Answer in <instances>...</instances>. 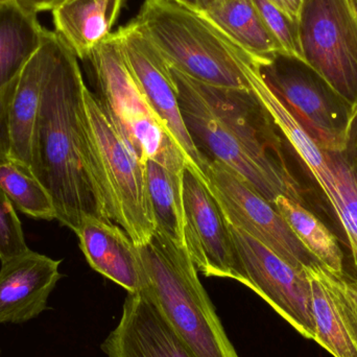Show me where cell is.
I'll return each instance as SVG.
<instances>
[{"instance_id": "8d00e7d4", "label": "cell", "mask_w": 357, "mask_h": 357, "mask_svg": "<svg viewBox=\"0 0 357 357\" xmlns=\"http://www.w3.org/2000/svg\"><path fill=\"white\" fill-rule=\"evenodd\" d=\"M16 0H0V3H8V2H14Z\"/></svg>"}, {"instance_id": "d6a6232c", "label": "cell", "mask_w": 357, "mask_h": 357, "mask_svg": "<svg viewBox=\"0 0 357 357\" xmlns=\"http://www.w3.org/2000/svg\"><path fill=\"white\" fill-rule=\"evenodd\" d=\"M191 1H192V8H195V10H199V12H206L227 0H191Z\"/></svg>"}, {"instance_id": "7a4b0ae2", "label": "cell", "mask_w": 357, "mask_h": 357, "mask_svg": "<svg viewBox=\"0 0 357 357\" xmlns=\"http://www.w3.org/2000/svg\"><path fill=\"white\" fill-rule=\"evenodd\" d=\"M79 59L56 33L33 129L29 173L50 193L56 220L75 231L84 218L107 216L96 180Z\"/></svg>"}, {"instance_id": "cb8c5ba5", "label": "cell", "mask_w": 357, "mask_h": 357, "mask_svg": "<svg viewBox=\"0 0 357 357\" xmlns=\"http://www.w3.org/2000/svg\"><path fill=\"white\" fill-rule=\"evenodd\" d=\"M0 187L14 207L40 220H56L52 197L43 185L24 167L14 161L0 163Z\"/></svg>"}, {"instance_id": "5b68a950", "label": "cell", "mask_w": 357, "mask_h": 357, "mask_svg": "<svg viewBox=\"0 0 357 357\" xmlns=\"http://www.w3.org/2000/svg\"><path fill=\"white\" fill-rule=\"evenodd\" d=\"M84 102L92 163L107 216L123 229L137 247H142L156 231L146 160L123 136L110 113L87 86Z\"/></svg>"}, {"instance_id": "1f68e13d", "label": "cell", "mask_w": 357, "mask_h": 357, "mask_svg": "<svg viewBox=\"0 0 357 357\" xmlns=\"http://www.w3.org/2000/svg\"><path fill=\"white\" fill-rule=\"evenodd\" d=\"M73 1V0H66V1ZM106 2L108 6L109 13H110L111 18L114 22H116L117 18H119V14H121V8H123V4H125L126 0H102Z\"/></svg>"}, {"instance_id": "7402d4cb", "label": "cell", "mask_w": 357, "mask_h": 357, "mask_svg": "<svg viewBox=\"0 0 357 357\" xmlns=\"http://www.w3.org/2000/svg\"><path fill=\"white\" fill-rule=\"evenodd\" d=\"M273 205L304 247L326 270L337 274L344 272L345 253L342 250L339 238L320 218H317L303 204L284 195L277 197Z\"/></svg>"}, {"instance_id": "4fadbf2b", "label": "cell", "mask_w": 357, "mask_h": 357, "mask_svg": "<svg viewBox=\"0 0 357 357\" xmlns=\"http://www.w3.org/2000/svg\"><path fill=\"white\" fill-rule=\"evenodd\" d=\"M298 160L316 183L335 214L347 249L344 272L357 281V178L343 153L327 152L308 139L298 148Z\"/></svg>"}, {"instance_id": "f1b7e54d", "label": "cell", "mask_w": 357, "mask_h": 357, "mask_svg": "<svg viewBox=\"0 0 357 357\" xmlns=\"http://www.w3.org/2000/svg\"><path fill=\"white\" fill-rule=\"evenodd\" d=\"M331 274H333V278L335 279L340 287L345 291L346 295L356 304L357 308V281L356 279L352 278L349 275L346 274L345 272L341 273V274L331 272Z\"/></svg>"}, {"instance_id": "3957f363", "label": "cell", "mask_w": 357, "mask_h": 357, "mask_svg": "<svg viewBox=\"0 0 357 357\" xmlns=\"http://www.w3.org/2000/svg\"><path fill=\"white\" fill-rule=\"evenodd\" d=\"M174 68L215 87L250 89L261 64L204 13L177 0H146L135 19Z\"/></svg>"}, {"instance_id": "83f0119b", "label": "cell", "mask_w": 357, "mask_h": 357, "mask_svg": "<svg viewBox=\"0 0 357 357\" xmlns=\"http://www.w3.org/2000/svg\"><path fill=\"white\" fill-rule=\"evenodd\" d=\"M66 0H16L17 4L31 14L37 15L41 12L54 10Z\"/></svg>"}, {"instance_id": "9a60e30c", "label": "cell", "mask_w": 357, "mask_h": 357, "mask_svg": "<svg viewBox=\"0 0 357 357\" xmlns=\"http://www.w3.org/2000/svg\"><path fill=\"white\" fill-rule=\"evenodd\" d=\"M61 262L31 250L1 262L0 324H22L47 310L48 298L62 278Z\"/></svg>"}, {"instance_id": "603a6c76", "label": "cell", "mask_w": 357, "mask_h": 357, "mask_svg": "<svg viewBox=\"0 0 357 357\" xmlns=\"http://www.w3.org/2000/svg\"><path fill=\"white\" fill-rule=\"evenodd\" d=\"M146 169L156 230L186 248L183 204L184 172L171 171L153 160L146 161Z\"/></svg>"}, {"instance_id": "e0dca14e", "label": "cell", "mask_w": 357, "mask_h": 357, "mask_svg": "<svg viewBox=\"0 0 357 357\" xmlns=\"http://www.w3.org/2000/svg\"><path fill=\"white\" fill-rule=\"evenodd\" d=\"M312 289L314 341L335 357H357V308L331 272L319 266L306 268Z\"/></svg>"}, {"instance_id": "d590c367", "label": "cell", "mask_w": 357, "mask_h": 357, "mask_svg": "<svg viewBox=\"0 0 357 357\" xmlns=\"http://www.w3.org/2000/svg\"><path fill=\"white\" fill-rule=\"evenodd\" d=\"M177 1L186 4V6H192V1L191 0H177Z\"/></svg>"}, {"instance_id": "6da1fadb", "label": "cell", "mask_w": 357, "mask_h": 357, "mask_svg": "<svg viewBox=\"0 0 357 357\" xmlns=\"http://www.w3.org/2000/svg\"><path fill=\"white\" fill-rule=\"evenodd\" d=\"M171 71L185 126L199 152L232 169L270 203L284 195L303 204V189L285 156L287 140L254 92Z\"/></svg>"}, {"instance_id": "277c9868", "label": "cell", "mask_w": 357, "mask_h": 357, "mask_svg": "<svg viewBox=\"0 0 357 357\" xmlns=\"http://www.w3.org/2000/svg\"><path fill=\"white\" fill-rule=\"evenodd\" d=\"M144 291L197 357H239L186 248L160 231L138 247Z\"/></svg>"}, {"instance_id": "4316f807", "label": "cell", "mask_w": 357, "mask_h": 357, "mask_svg": "<svg viewBox=\"0 0 357 357\" xmlns=\"http://www.w3.org/2000/svg\"><path fill=\"white\" fill-rule=\"evenodd\" d=\"M14 84V83H13ZM12 85L0 92V163L10 160V136L8 126V102Z\"/></svg>"}, {"instance_id": "ac0fdd59", "label": "cell", "mask_w": 357, "mask_h": 357, "mask_svg": "<svg viewBox=\"0 0 357 357\" xmlns=\"http://www.w3.org/2000/svg\"><path fill=\"white\" fill-rule=\"evenodd\" d=\"M56 31L44 29L39 50L15 79L8 102L10 160L29 171L33 129L41 100L42 85Z\"/></svg>"}, {"instance_id": "ffe728a7", "label": "cell", "mask_w": 357, "mask_h": 357, "mask_svg": "<svg viewBox=\"0 0 357 357\" xmlns=\"http://www.w3.org/2000/svg\"><path fill=\"white\" fill-rule=\"evenodd\" d=\"M52 12L56 33L81 60H87L115 24L102 0H73Z\"/></svg>"}, {"instance_id": "e575fe53", "label": "cell", "mask_w": 357, "mask_h": 357, "mask_svg": "<svg viewBox=\"0 0 357 357\" xmlns=\"http://www.w3.org/2000/svg\"><path fill=\"white\" fill-rule=\"evenodd\" d=\"M351 2L352 8H354V13H356L357 18V0H350Z\"/></svg>"}, {"instance_id": "9c48e42d", "label": "cell", "mask_w": 357, "mask_h": 357, "mask_svg": "<svg viewBox=\"0 0 357 357\" xmlns=\"http://www.w3.org/2000/svg\"><path fill=\"white\" fill-rule=\"evenodd\" d=\"M205 176L208 188L230 226L247 233L299 270L321 264L274 205L241 176L214 160H208Z\"/></svg>"}, {"instance_id": "484cf974", "label": "cell", "mask_w": 357, "mask_h": 357, "mask_svg": "<svg viewBox=\"0 0 357 357\" xmlns=\"http://www.w3.org/2000/svg\"><path fill=\"white\" fill-rule=\"evenodd\" d=\"M29 250L14 205L0 187V262L22 255Z\"/></svg>"}, {"instance_id": "52a82bcc", "label": "cell", "mask_w": 357, "mask_h": 357, "mask_svg": "<svg viewBox=\"0 0 357 357\" xmlns=\"http://www.w3.org/2000/svg\"><path fill=\"white\" fill-rule=\"evenodd\" d=\"M259 68L268 87L319 148L345 152L356 107L297 56L277 52Z\"/></svg>"}, {"instance_id": "ba28073f", "label": "cell", "mask_w": 357, "mask_h": 357, "mask_svg": "<svg viewBox=\"0 0 357 357\" xmlns=\"http://www.w3.org/2000/svg\"><path fill=\"white\" fill-rule=\"evenodd\" d=\"M298 20L303 60L357 107V18L350 0H303Z\"/></svg>"}, {"instance_id": "30bf717a", "label": "cell", "mask_w": 357, "mask_h": 357, "mask_svg": "<svg viewBox=\"0 0 357 357\" xmlns=\"http://www.w3.org/2000/svg\"><path fill=\"white\" fill-rule=\"evenodd\" d=\"M114 33L123 59L151 108L177 142L188 167L207 185L208 159L199 152L185 126L171 65L135 19Z\"/></svg>"}, {"instance_id": "7c38bea8", "label": "cell", "mask_w": 357, "mask_h": 357, "mask_svg": "<svg viewBox=\"0 0 357 357\" xmlns=\"http://www.w3.org/2000/svg\"><path fill=\"white\" fill-rule=\"evenodd\" d=\"M185 245L197 272L248 285L230 226L206 183L187 165L183 174Z\"/></svg>"}, {"instance_id": "8992f818", "label": "cell", "mask_w": 357, "mask_h": 357, "mask_svg": "<svg viewBox=\"0 0 357 357\" xmlns=\"http://www.w3.org/2000/svg\"><path fill=\"white\" fill-rule=\"evenodd\" d=\"M87 61L96 77V96L134 149L146 161L184 172L188 165L186 158L140 90L115 33L96 45Z\"/></svg>"}, {"instance_id": "44dd1931", "label": "cell", "mask_w": 357, "mask_h": 357, "mask_svg": "<svg viewBox=\"0 0 357 357\" xmlns=\"http://www.w3.org/2000/svg\"><path fill=\"white\" fill-rule=\"evenodd\" d=\"M202 13L261 64L273 54L283 52L264 24L254 0H227Z\"/></svg>"}, {"instance_id": "d6986e66", "label": "cell", "mask_w": 357, "mask_h": 357, "mask_svg": "<svg viewBox=\"0 0 357 357\" xmlns=\"http://www.w3.org/2000/svg\"><path fill=\"white\" fill-rule=\"evenodd\" d=\"M44 27L16 1L0 3V92L8 89L39 50Z\"/></svg>"}, {"instance_id": "f546056e", "label": "cell", "mask_w": 357, "mask_h": 357, "mask_svg": "<svg viewBox=\"0 0 357 357\" xmlns=\"http://www.w3.org/2000/svg\"><path fill=\"white\" fill-rule=\"evenodd\" d=\"M348 160H354L357 158V107L352 119L351 128H350L349 139L345 152H343Z\"/></svg>"}, {"instance_id": "4dcf8cb0", "label": "cell", "mask_w": 357, "mask_h": 357, "mask_svg": "<svg viewBox=\"0 0 357 357\" xmlns=\"http://www.w3.org/2000/svg\"><path fill=\"white\" fill-rule=\"evenodd\" d=\"M273 3L276 4L281 10H284L287 14L293 18H299L300 10L303 0H270Z\"/></svg>"}, {"instance_id": "836d02e7", "label": "cell", "mask_w": 357, "mask_h": 357, "mask_svg": "<svg viewBox=\"0 0 357 357\" xmlns=\"http://www.w3.org/2000/svg\"><path fill=\"white\" fill-rule=\"evenodd\" d=\"M348 160V159H347ZM349 161L350 165H351L352 169H354V173H356L357 178V158L354 159V160H348Z\"/></svg>"}, {"instance_id": "d4e9b609", "label": "cell", "mask_w": 357, "mask_h": 357, "mask_svg": "<svg viewBox=\"0 0 357 357\" xmlns=\"http://www.w3.org/2000/svg\"><path fill=\"white\" fill-rule=\"evenodd\" d=\"M254 2L264 24L280 44L283 52L303 60L299 20L289 16L270 0H254Z\"/></svg>"}, {"instance_id": "8fae6325", "label": "cell", "mask_w": 357, "mask_h": 357, "mask_svg": "<svg viewBox=\"0 0 357 357\" xmlns=\"http://www.w3.org/2000/svg\"><path fill=\"white\" fill-rule=\"evenodd\" d=\"M230 229L247 276V287L270 304L300 335L314 340L312 289L306 268L291 266L247 233L232 226Z\"/></svg>"}, {"instance_id": "2e32d148", "label": "cell", "mask_w": 357, "mask_h": 357, "mask_svg": "<svg viewBox=\"0 0 357 357\" xmlns=\"http://www.w3.org/2000/svg\"><path fill=\"white\" fill-rule=\"evenodd\" d=\"M75 234L89 266L129 294L144 287V272L137 245L119 225L87 216Z\"/></svg>"}, {"instance_id": "5bb4252c", "label": "cell", "mask_w": 357, "mask_h": 357, "mask_svg": "<svg viewBox=\"0 0 357 357\" xmlns=\"http://www.w3.org/2000/svg\"><path fill=\"white\" fill-rule=\"evenodd\" d=\"M100 348L109 357H197L144 291L128 295Z\"/></svg>"}]
</instances>
